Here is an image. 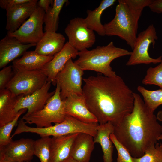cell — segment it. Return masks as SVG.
Returning <instances> with one entry per match:
<instances>
[{
	"label": "cell",
	"mask_w": 162,
	"mask_h": 162,
	"mask_svg": "<svg viewBox=\"0 0 162 162\" xmlns=\"http://www.w3.org/2000/svg\"><path fill=\"white\" fill-rule=\"evenodd\" d=\"M83 80L87 106L99 124L111 122L116 126L132 111L134 93L120 76L98 74Z\"/></svg>",
	"instance_id": "1"
},
{
	"label": "cell",
	"mask_w": 162,
	"mask_h": 162,
	"mask_svg": "<svg viewBox=\"0 0 162 162\" xmlns=\"http://www.w3.org/2000/svg\"><path fill=\"white\" fill-rule=\"evenodd\" d=\"M134 95L132 111L114 126L113 134L133 157L139 158L148 147L157 143L162 134V125L140 95L135 93Z\"/></svg>",
	"instance_id": "2"
},
{
	"label": "cell",
	"mask_w": 162,
	"mask_h": 162,
	"mask_svg": "<svg viewBox=\"0 0 162 162\" xmlns=\"http://www.w3.org/2000/svg\"><path fill=\"white\" fill-rule=\"evenodd\" d=\"M153 0H118L114 18L105 23V35L116 36L133 50L137 38L138 22L144 8Z\"/></svg>",
	"instance_id": "3"
},
{
	"label": "cell",
	"mask_w": 162,
	"mask_h": 162,
	"mask_svg": "<svg viewBox=\"0 0 162 162\" xmlns=\"http://www.w3.org/2000/svg\"><path fill=\"white\" fill-rule=\"evenodd\" d=\"M131 53L127 50L116 46L111 41L106 46L79 52V58L74 62L84 71L93 70L105 76L113 77L117 75L111 67L112 61L120 57L130 56Z\"/></svg>",
	"instance_id": "4"
},
{
	"label": "cell",
	"mask_w": 162,
	"mask_h": 162,
	"mask_svg": "<svg viewBox=\"0 0 162 162\" xmlns=\"http://www.w3.org/2000/svg\"><path fill=\"white\" fill-rule=\"evenodd\" d=\"M17 128L14 133L15 136L24 132L36 133L40 137L57 136L80 133L87 134L94 137L97 135L98 123H87L71 116L66 115L62 122L54 125L39 128L29 126L21 119L18 121Z\"/></svg>",
	"instance_id": "5"
},
{
	"label": "cell",
	"mask_w": 162,
	"mask_h": 162,
	"mask_svg": "<svg viewBox=\"0 0 162 162\" xmlns=\"http://www.w3.org/2000/svg\"><path fill=\"white\" fill-rule=\"evenodd\" d=\"M56 86L54 94L42 109L28 116L24 115L21 118L26 124H35L36 127L42 128L64 120L66 116L64 102L60 96V88L58 84Z\"/></svg>",
	"instance_id": "6"
},
{
	"label": "cell",
	"mask_w": 162,
	"mask_h": 162,
	"mask_svg": "<svg viewBox=\"0 0 162 162\" xmlns=\"http://www.w3.org/2000/svg\"><path fill=\"white\" fill-rule=\"evenodd\" d=\"M12 67L14 74L6 88L16 96L31 95L47 82V76L41 70H28Z\"/></svg>",
	"instance_id": "7"
},
{
	"label": "cell",
	"mask_w": 162,
	"mask_h": 162,
	"mask_svg": "<svg viewBox=\"0 0 162 162\" xmlns=\"http://www.w3.org/2000/svg\"><path fill=\"white\" fill-rule=\"evenodd\" d=\"M158 38L156 29L153 24L149 25L145 30L140 32L137 35L134 48L126 65L160 63L162 60V56L154 58L150 56L148 53L150 45L152 44L154 47L155 41Z\"/></svg>",
	"instance_id": "8"
},
{
	"label": "cell",
	"mask_w": 162,
	"mask_h": 162,
	"mask_svg": "<svg viewBox=\"0 0 162 162\" xmlns=\"http://www.w3.org/2000/svg\"><path fill=\"white\" fill-rule=\"evenodd\" d=\"M84 71L74 62L72 58L66 63L62 69L56 75L55 78L56 85L61 89L60 96L64 100L72 94L82 95V86Z\"/></svg>",
	"instance_id": "9"
},
{
	"label": "cell",
	"mask_w": 162,
	"mask_h": 162,
	"mask_svg": "<svg viewBox=\"0 0 162 162\" xmlns=\"http://www.w3.org/2000/svg\"><path fill=\"white\" fill-rule=\"evenodd\" d=\"M45 14V11L37 5L28 19L16 31L8 32L7 34L23 43L37 44L44 34L43 25Z\"/></svg>",
	"instance_id": "10"
},
{
	"label": "cell",
	"mask_w": 162,
	"mask_h": 162,
	"mask_svg": "<svg viewBox=\"0 0 162 162\" xmlns=\"http://www.w3.org/2000/svg\"><path fill=\"white\" fill-rule=\"evenodd\" d=\"M69 44L79 52L92 47L96 41L94 31L88 28L84 18L70 20L64 29Z\"/></svg>",
	"instance_id": "11"
},
{
	"label": "cell",
	"mask_w": 162,
	"mask_h": 162,
	"mask_svg": "<svg viewBox=\"0 0 162 162\" xmlns=\"http://www.w3.org/2000/svg\"><path fill=\"white\" fill-rule=\"evenodd\" d=\"M35 141L22 138L0 147V160L13 162L31 161L34 154Z\"/></svg>",
	"instance_id": "12"
},
{
	"label": "cell",
	"mask_w": 162,
	"mask_h": 162,
	"mask_svg": "<svg viewBox=\"0 0 162 162\" xmlns=\"http://www.w3.org/2000/svg\"><path fill=\"white\" fill-rule=\"evenodd\" d=\"M51 83V82L47 81L41 88L31 95H20L15 106L16 112L26 109L27 112L24 115L26 116L42 109L55 93V90L49 92Z\"/></svg>",
	"instance_id": "13"
},
{
	"label": "cell",
	"mask_w": 162,
	"mask_h": 162,
	"mask_svg": "<svg viewBox=\"0 0 162 162\" xmlns=\"http://www.w3.org/2000/svg\"><path fill=\"white\" fill-rule=\"evenodd\" d=\"M37 44H24L16 38L8 34L0 41V68L21 56Z\"/></svg>",
	"instance_id": "14"
},
{
	"label": "cell",
	"mask_w": 162,
	"mask_h": 162,
	"mask_svg": "<svg viewBox=\"0 0 162 162\" xmlns=\"http://www.w3.org/2000/svg\"><path fill=\"white\" fill-rule=\"evenodd\" d=\"M64 101L66 115L85 123H98L95 117L88 108L83 95L72 94Z\"/></svg>",
	"instance_id": "15"
},
{
	"label": "cell",
	"mask_w": 162,
	"mask_h": 162,
	"mask_svg": "<svg viewBox=\"0 0 162 162\" xmlns=\"http://www.w3.org/2000/svg\"><path fill=\"white\" fill-rule=\"evenodd\" d=\"M78 52L67 42L62 49L41 70L47 76V81H51L54 86H56L55 78L58 73L70 59L75 58Z\"/></svg>",
	"instance_id": "16"
},
{
	"label": "cell",
	"mask_w": 162,
	"mask_h": 162,
	"mask_svg": "<svg viewBox=\"0 0 162 162\" xmlns=\"http://www.w3.org/2000/svg\"><path fill=\"white\" fill-rule=\"evenodd\" d=\"M37 0H31L7 9V21L6 29L8 32L16 31L24 21L29 18L37 6Z\"/></svg>",
	"instance_id": "17"
},
{
	"label": "cell",
	"mask_w": 162,
	"mask_h": 162,
	"mask_svg": "<svg viewBox=\"0 0 162 162\" xmlns=\"http://www.w3.org/2000/svg\"><path fill=\"white\" fill-rule=\"evenodd\" d=\"M65 39L62 34L46 32L37 44L35 51L39 55L54 56L63 48Z\"/></svg>",
	"instance_id": "18"
},
{
	"label": "cell",
	"mask_w": 162,
	"mask_h": 162,
	"mask_svg": "<svg viewBox=\"0 0 162 162\" xmlns=\"http://www.w3.org/2000/svg\"><path fill=\"white\" fill-rule=\"evenodd\" d=\"M94 144L92 136L79 133L73 142L70 156L80 162H89Z\"/></svg>",
	"instance_id": "19"
},
{
	"label": "cell",
	"mask_w": 162,
	"mask_h": 162,
	"mask_svg": "<svg viewBox=\"0 0 162 162\" xmlns=\"http://www.w3.org/2000/svg\"><path fill=\"white\" fill-rule=\"evenodd\" d=\"M78 134L51 138V162H62L70 156L73 142Z\"/></svg>",
	"instance_id": "20"
},
{
	"label": "cell",
	"mask_w": 162,
	"mask_h": 162,
	"mask_svg": "<svg viewBox=\"0 0 162 162\" xmlns=\"http://www.w3.org/2000/svg\"><path fill=\"white\" fill-rule=\"evenodd\" d=\"M114 126L111 122L98 124L96 135L94 137L95 143L100 145L103 153L104 162H113V146L110 135L113 133Z\"/></svg>",
	"instance_id": "21"
},
{
	"label": "cell",
	"mask_w": 162,
	"mask_h": 162,
	"mask_svg": "<svg viewBox=\"0 0 162 162\" xmlns=\"http://www.w3.org/2000/svg\"><path fill=\"white\" fill-rule=\"evenodd\" d=\"M20 95L16 96L7 88L0 90V127L13 120L18 115L15 110Z\"/></svg>",
	"instance_id": "22"
},
{
	"label": "cell",
	"mask_w": 162,
	"mask_h": 162,
	"mask_svg": "<svg viewBox=\"0 0 162 162\" xmlns=\"http://www.w3.org/2000/svg\"><path fill=\"white\" fill-rule=\"evenodd\" d=\"M39 54L35 51L26 52L13 62V66L28 70H41L54 57Z\"/></svg>",
	"instance_id": "23"
},
{
	"label": "cell",
	"mask_w": 162,
	"mask_h": 162,
	"mask_svg": "<svg viewBox=\"0 0 162 162\" xmlns=\"http://www.w3.org/2000/svg\"><path fill=\"white\" fill-rule=\"evenodd\" d=\"M116 2V0H102L94 10H87V16L84 19L88 27L95 31L100 36L105 35L104 25L101 22V16L105 10L113 5Z\"/></svg>",
	"instance_id": "24"
},
{
	"label": "cell",
	"mask_w": 162,
	"mask_h": 162,
	"mask_svg": "<svg viewBox=\"0 0 162 162\" xmlns=\"http://www.w3.org/2000/svg\"><path fill=\"white\" fill-rule=\"evenodd\" d=\"M67 0H54L53 4L48 11L45 13L44 19L46 32H56L58 24L59 17L60 12Z\"/></svg>",
	"instance_id": "25"
},
{
	"label": "cell",
	"mask_w": 162,
	"mask_h": 162,
	"mask_svg": "<svg viewBox=\"0 0 162 162\" xmlns=\"http://www.w3.org/2000/svg\"><path fill=\"white\" fill-rule=\"evenodd\" d=\"M138 91L142 94L144 103L148 108L152 112L162 104V89L150 90L139 86Z\"/></svg>",
	"instance_id": "26"
},
{
	"label": "cell",
	"mask_w": 162,
	"mask_h": 162,
	"mask_svg": "<svg viewBox=\"0 0 162 162\" xmlns=\"http://www.w3.org/2000/svg\"><path fill=\"white\" fill-rule=\"evenodd\" d=\"M51 139L50 137H41L35 141L34 154L40 162H51Z\"/></svg>",
	"instance_id": "27"
},
{
	"label": "cell",
	"mask_w": 162,
	"mask_h": 162,
	"mask_svg": "<svg viewBox=\"0 0 162 162\" xmlns=\"http://www.w3.org/2000/svg\"><path fill=\"white\" fill-rule=\"evenodd\" d=\"M27 110L26 109L20 110L18 115L13 120L0 127V147L5 146L13 141L11 136L12 131L18 122L20 116Z\"/></svg>",
	"instance_id": "28"
},
{
	"label": "cell",
	"mask_w": 162,
	"mask_h": 162,
	"mask_svg": "<svg viewBox=\"0 0 162 162\" xmlns=\"http://www.w3.org/2000/svg\"><path fill=\"white\" fill-rule=\"evenodd\" d=\"M133 159L135 162H162V148L157 142L148 147L142 156Z\"/></svg>",
	"instance_id": "29"
},
{
	"label": "cell",
	"mask_w": 162,
	"mask_h": 162,
	"mask_svg": "<svg viewBox=\"0 0 162 162\" xmlns=\"http://www.w3.org/2000/svg\"><path fill=\"white\" fill-rule=\"evenodd\" d=\"M160 63L155 67H150L148 69L142 80L143 84L156 85L162 89V60Z\"/></svg>",
	"instance_id": "30"
},
{
	"label": "cell",
	"mask_w": 162,
	"mask_h": 162,
	"mask_svg": "<svg viewBox=\"0 0 162 162\" xmlns=\"http://www.w3.org/2000/svg\"><path fill=\"white\" fill-rule=\"evenodd\" d=\"M110 137L117 151V162H135L129 152L118 141L113 133L110 134Z\"/></svg>",
	"instance_id": "31"
},
{
	"label": "cell",
	"mask_w": 162,
	"mask_h": 162,
	"mask_svg": "<svg viewBox=\"0 0 162 162\" xmlns=\"http://www.w3.org/2000/svg\"><path fill=\"white\" fill-rule=\"evenodd\" d=\"M14 74L12 66H6L0 71V90L6 88Z\"/></svg>",
	"instance_id": "32"
},
{
	"label": "cell",
	"mask_w": 162,
	"mask_h": 162,
	"mask_svg": "<svg viewBox=\"0 0 162 162\" xmlns=\"http://www.w3.org/2000/svg\"><path fill=\"white\" fill-rule=\"evenodd\" d=\"M31 0H0V6L3 9H7L17 5L30 2Z\"/></svg>",
	"instance_id": "33"
},
{
	"label": "cell",
	"mask_w": 162,
	"mask_h": 162,
	"mask_svg": "<svg viewBox=\"0 0 162 162\" xmlns=\"http://www.w3.org/2000/svg\"><path fill=\"white\" fill-rule=\"evenodd\" d=\"M148 7L153 12L158 14L162 13V0H153Z\"/></svg>",
	"instance_id": "34"
},
{
	"label": "cell",
	"mask_w": 162,
	"mask_h": 162,
	"mask_svg": "<svg viewBox=\"0 0 162 162\" xmlns=\"http://www.w3.org/2000/svg\"><path fill=\"white\" fill-rule=\"evenodd\" d=\"M54 0H40L38 1L37 5L42 8L46 12H47L50 7V5L53 4Z\"/></svg>",
	"instance_id": "35"
},
{
	"label": "cell",
	"mask_w": 162,
	"mask_h": 162,
	"mask_svg": "<svg viewBox=\"0 0 162 162\" xmlns=\"http://www.w3.org/2000/svg\"><path fill=\"white\" fill-rule=\"evenodd\" d=\"M157 117L158 120L162 122V110L158 112L157 115ZM162 140V134L159 136L158 138V140ZM160 146L162 148V143L160 144Z\"/></svg>",
	"instance_id": "36"
},
{
	"label": "cell",
	"mask_w": 162,
	"mask_h": 162,
	"mask_svg": "<svg viewBox=\"0 0 162 162\" xmlns=\"http://www.w3.org/2000/svg\"><path fill=\"white\" fill-rule=\"evenodd\" d=\"M62 162H80V161H78L70 156L69 157L64 160Z\"/></svg>",
	"instance_id": "37"
},
{
	"label": "cell",
	"mask_w": 162,
	"mask_h": 162,
	"mask_svg": "<svg viewBox=\"0 0 162 162\" xmlns=\"http://www.w3.org/2000/svg\"><path fill=\"white\" fill-rule=\"evenodd\" d=\"M0 162H13L10 161H5V160H0Z\"/></svg>",
	"instance_id": "38"
},
{
	"label": "cell",
	"mask_w": 162,
	"mask_h": 162,
	"mask_svg": "<svg viewBox=\"0 0 162 162\" xmlns=\"http://www.w3.org/2000/svg\"><path fill=\"white\" fill-rule=\"evenodd\" d=\"M24 162H32L31 161H25Z\"/></svg>",
	"instance_id": "39"
}]
</instances>
